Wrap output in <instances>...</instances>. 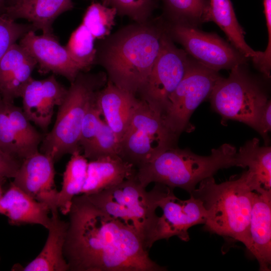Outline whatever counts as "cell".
Listing matches in <instances>:
<instances>
[{
  "label": "cell",
  "instance_id": "cell-1",
  "mask_svg": "<svg viewBox=\"0 0 271 271\" xmlns=\"http://www.w3.org/2000/svg\"><path fill=\"white\" fill-rule=\"evenodd\" d=\"M64 255L71 271H165L150 257L131 227L94 205L84 194L75 196Z\"/></svg>",
  "mask_w": 271,
  "mask_h": 271
},
{
  "label": "cell",
  "instance_id": "cell-2",
  "mask_svg": "<svg viewBox=\"0 0 271 271\" xmlns=\"http://www.w3.org/2000/svg\"><path fill=\"white\" fill-rule=\"evenodd\" d=\"M165 25L137 23L106 38L96 49L95 62L108 80L136 96L146 82L160 51Z\"/></svg>",
  "mask_w": 271,
  "mask_h": 271
},
{
  "label": "cell",
  "instance_id": "cell-3",
  "mask_svg": "<svg viewBox=\"0 0 271 271\" xmlns=\"http://www.w3.org/2000/svg\"><path fill=\"white\" fill-rule=\"evenodd\" d=\"M190 195L200 199L207 212L204 228L251 245L249 224L254 191L247 170L236 179L217 184L213 177L200 183Z\"/></svg>",
  "mask_w": 271,
  "mask_h": 271
},
{
  "label": "cell",
  "instance_id": "cell-4",
  "mask_svg": "<svg viewBox=\"0 0 271 271\" xmlns=\"http://www.w3.org/2000/svg\"><path fill=\"white\" fill-rule=\"evenodd\" d=\"M237 154L235 147L229 144L212 149L208 156L175 147L137 168L136 177L145 188L154 182L173 189L178 187L191 194L197 184L219 170L238 167Z\"/></svg>",
  "mask_w": 271,
  "mask_h": 271
},
{
  "label": "cell",
  "instance_id": "cell-5",
  "mask_svg": "<svg viewBox=\"0 0 271 271\" xmlns=\"http://www.w3.org/2000/svg\"><path fill=\"white\" fill-rule=\"evenodd\" d=\"M136 175L100 192L86 195L96 207L133 229L149 250L155 242L160 201L173 188L156 183L147 192Z\"/></svg>",
  "mask_w": 271,
  "mask_h": 271
},
{
  "label": "cell",
  "instance_id": "cell-6",
  "mask_svg": "<svg viewBox=\"0 0 271 271\" xmlns=\"http://www.w3.org/2000/svg\"><path fill=\"white\" fill-rule=\"evenodd\" d=\"M107 81L104 73L89 74L81 71L78 74L58 106L52 130L43 137L41 153L51 156L56 161L66 154L81 150L79 140L83 118L97 91Z\"/></svg>",
  "mask_w": 271,
  "mask_h": 271
},
{
  "label": "cell",
  "instance_id": "cell-7",
  "mask_svg": "<svg viewBox=\"0 0 271 271\" xmlns=\"http://www.w3.org/2000/svg\"><path fill=\"white\" fill-rule=\"evenodd\" d=\"M245 64L233 67L227 78L221 77L209 98L212 109L224 122L238 121L259 133L260 115L268 99L260 83Z\"/></svg>",
  "mask_w": 271,
  "mask_h": 271
},
{
  "label": "cell",
  "instance_id": "cell-8",
  "mask_svg": "<svg viewBox=\"0 0 271 271\" xmlns=\"http://www.w3.org/2000/svg\"><path fill=\"white\" fill-rule=\"evenodd\" d=\"M178 138L162 116L139 98L120 141L119 156L138 168L176 147Z\"/></svg>",
  "mask_w": 271,
  "mask_h": 271
},
{
  "label": "cell",
  "instance_id": "cell-9",
  "mask_svg": "<svg viewBox=\"0 0 271 271\" xmlns=\"http://www.w3.org/2000/svg\"><path fill=\"white\" fill-rule=\"evenodd\" d=\"M221 76L191 58L184 76L169 98L163 118L167 127L179 137L193 130L190 118L198 106L209 97Z\"/></svg>",
  "mask_w": 271,
  "mask_h": 271
},
{
  "label": "cell",
  "instance_id": "cell-10",
  "mask_svg": "<svg viewBox=\"0 0 271 271\" xmlns=\"http://www.w3.org/2000/svg\"><path fill=\"white\" fill-rule=\"evenodd\" d=\"M191 60L184 50L175 45L165 29L158 56L138 93L140 99L163 116L169 98L184 76Z\"/></svg>",
  "mask_w": 271,
  "mask_h": 271
},
{
  "label": "cell",
  "instance_id": "cell-11",
  "mask_svg": "<svg viewBox=\"0 0 271 271\" xmlns=\"http://www.w3.org/2000/svg\"><path fill=\"white\" fill-rule=\"evenodd\" d=\"M166 31L173 40L180 43L194 60L205 67L219 71L246 64L248 59L230 43L218 35L199 30L190 25L170 23Z\"/></svg>",
  "mask_w": 271,
  "mask_h": 271
},
{
  "label": "cell",
  "instance_id": "cell-12",
  "mask_svg": "<svg viewBox=\"0 0 271 271\" xmlns=\"http://www.w3.org/2000/svg\"><path fill=\"white\" fill-rule=\"evenodd\" d=\"M159 207L163 211L156 227L155 241L168 240L176 236L181 240H189L188 229L192 226L204 224L207 212L202 202L190 195L189 199L182 200L175 195L173 190L161 200Z\"/></svg>",
  "mask_w": 271,
  "mask_h": 271
},
{
  "label": "cell",
  "instance_id": "cell-13",
  "mask_svg": "<svg viewBox=\"0 0 271 271\" xmlns=\"http://www.w3.org/2000/svg\"><path fill=\"white\" fill-rule=\"evenodd\" d=\"M19 44L35 59L41 74L52 72L65 77L71 83L81 72L54 34L37 35L35 31H30L20 39Z\"/></svg>",
  "mask_w": 271,
  "mask_h": 271
},
{
  "label": "cell",
  "instance_id": "cell-14",
  "mask_svg": "<svg viewBox=\"0 0 271 271\" xmlns=\"http://www.w3.org/2000/svg\"><path fill=\"white\" fill-rule=\"evenodd\" d=\"M68 88L58 82L54 74L41 80L33 77L22 93V109L28 119L44 130L51 122L55 106L64 101Z\"/></svg>",
  "mask_w": 271,
  "mask_h": 271
},
{
  "label": "cell",
  "instance_id": "cell-15",
  "mask_svg": "<svg viewBox=\"0 0 271 271\" xmlns=\"http://www.w3.org/2000/svg\"><path fill=\"white\" fill-rule=\"evenodd\" d=\"M54 162L51 156L38 152L22 161L13 183L50 208L57 205Z\"/></svg>",
  "mask_w": 271,
  "mask_h": 271
},
{
  "label": "cell",
  "instance_id": "cell-16",
  "mask_svg": "<svg viewBox=\"0 0 271 271\" xmlns=\"http://www.w3.org/2000/svg\"><path fill=\"white\" fill-rule=\"evenodd\" d=\"M37 65L35 59L20 45H12L0 58V98L14 103L22 92Z\"/></svg>",
  "mask_w": 271,
  "mask_h": 271
},
{
  "label": "cell",
  "instance_id": "cell-17",
  "mask_svg": "<svg viewBox=\"0 0 271 271\" xmlns=\"http://www.w3.org/2000/svg\"><path fill=\"white\" fill-rule=\"evenodd\" d=\"M249 231L248 250L257 260L259 269L270 270L271 263V191L254 192Z\"/></svg>",
  "mask_w": 271,
  "mask_h": 271
},
{
  "label": "cell",
  "instance_id": "cell-18",
  "mask_svg": "<svg viewBox=\"0 0 271 271\" xmlns=\"http://www.w3.org/2000/svg\"><path fill=\"white\" fill-rule=\"evenodd\" d=\"M50 211L48 204L31 197L13 182L0 199V214L6 216L12 225L39 224L48 229Z\"/></svg>",
  "mask_w": 271,
  "mask_h": 271
},
{
  "label": "cell",
  "instance_id": "cell-19",
  "mask_svg": "<svg viewBox=\"0 0 271 271\" xmlns=\"http://www.w3.org/2000/svg\"><path fill=\"white\" fill-rule=\"evenodd\" d=\"M139 98L108 80L97 91L96 103L104 121L119 141L124 134Z\"/></svg>",
  "mask_w": 271,
  "mask_h": 271
},
{
  "label": "cell",
  "instance_id": "cell-20",
  "mask_svg": "<svg viewBox=\"0 0 271 271\" xmlns=\"http://www.w3.org/2000/svg\"><path fill=\"white\" fill-rule=\"evenodd\" d=\"M73 8L72 0H16L6 6L3 14L14 20L26 19L36 31L53 35L52 25L55 19Z\"/></svg>",
  "mask_w": 271,
  "mask_h": 271
},
{
  "label": "cell",
  "instance_id": "cell-21",
  "mask_svg": "<svg viewBox=\"0 0 271 271\" xmlns=\"http://www.w3.org/2000/svg\"><path fill=\"white\" fill-rule=\"evenodd\" d=\"M58 208L51 207V223L45 244L40 253L24 267H16L23 271H66L69 265L64 255V247L68 222L61 219Z\"/></svg>",
  "mask_w": 271,
  "mask_h": 271
},
{
  "label": "cell",
  "instance_id": "cell-22",
  "mask_svg": "<svg viewBox=\"0 0 271 271\" xmlns=\"http://www.w3.org/2000/svg\"><path fill=\"white\" fill-rule=\"evenodd\" d=\"M137 168L118 155L91 160L81 194L89 195L117 185L136 175Z\"/></svg>",
  "mask_w": 271,
  "mask_h": 271
},
{
  "label": "cell",
  "instance_id": "cell-23",
  "mask_svg": "<svg viewBox=\"0 0 271 271\" xmlns=\"http://www.w3.org/2000/svg\"><path fill=\"white\" fill-rule=\"evenodd\" d=\"M238 167H248L249 182L254 192L271 191V148L260 146L259 141H248L237 152Z\"/></svg>",
  "mask_w": 271,
  "mask_h": 271
},
{
  "label": "cell",
  "instance_id": "cell-24",
  "mask_svg": "<svg viewBox=\"0 0 271 271\" xmlns=\"http://www.w3.org/2000/svg\"><path fill=\"white\" fill-rule=\"evenodd\" d=\"M215 23L225 33L230 43L245 57L255 64L262 52L255 51L246 42L245 32L239 25L230 0H209L207 22Z\"/></svg>",
  "mask_w": 271,
  "mask_h": 271
},
{
  "label": "cell",
  "instance_id": "cell-25",
  "mask_svg": "<svg viewBox=\"0 0 271 271\" xmlns=\"http://www.w3.org/2000/svg\"><path fill=\"white\" fill-rule=\"evenodd\" d=\"M81 151L71 154L63 174L61 189L57 193L56 204L64 215L68 214L73 198L81 194L86 180L88 162Z\"/></svg>",
  "mask_w": 271,
  "mask_h": 271
},
{
  "label": "cell",
  "instance_id": "cell-26",
  "mask_svg": "<svg viewBox=\"0 0 271 271\" xmlns=\"http://www.w3.org/2000/svg\"><path fill=\"white\" fill-rule=\"evenodd\" d=\"M171 23L197 27L207 22L209 0H162Z\"/></svg>",
  "mask_w": 271,
  "mask_h": 271
},
{
  "label": "cell",
  "instance_id": "cell-27",
  "mask_svg": "<svg viewBox=\"0 0 271 271\" xmlns=\"http://www.w3.org/2000/svg\"><path fill=\"white\" fill-rule=\"evenodd\" d=\"M3 102L11 125L29 156L38 152L44 136L32 125L22 108L14 103Z\"/></svg>",
  "mask_w": 271,
  "mask_h": 271
},
{
  "label": "cell",
  "instance_id": "cell-28",
  "mask_svg": "<svg viewBox=\"0 0 271 271\" xmlns=\"http://www.w3.org/2000/svg\"><path fill=\"white\" fill-rule=\"evenodd\" d=\"M95 39L87 29L81 24L71 34L65 46L72 60L81 71H86L95 63L96 48Z\"/></svg>",
  "mask_w": 271,
  "mask_h": 271
},
{
  "label": "cell",
  "instance_id": "cell-29",
  "mask_svg": "<svg viewBox=\"0 0 271 271\" xmlns=\"http://www.w3.org/2000/svg\"><path fill=\"white\" fill-rule=\"evenodd\" d=\"M116 14L115 8L93 2L87 8L82 24L95 40L104 39L110 35Z\"/></svg>",
  "mask_w": 271,
  "mask_h": 271
},
{
  "label": "cell",
  "instance_id": "cell-30",
  "mask_svg": "<svg viewBox=\"0 0 271 271\" xmlns=\"http://www.w3.org/2000/svg\"><path fill=\"white\" fill-rule=\"evenodd\" d=\"M119 151L120 141L104 120L93 141L83 150V155L90 161L106 156H119Z\"/></svg>",
  "mask_w": 271,
  "mask_h": 271
},
{
  "label": "cell",
  "instance_id": "cell-31",
  "mask_svg": "<svg viewBox=\"0 0 271 271\" xmlns=\"http://www.w3.org/2000/svg\"><path fill=\"white\" fill-rule=\"evenodd\" d=\"M0 149L9 156L22 161L29 157L10 122L3 101L0 99Z\"/></svg>",
  "mask_w": 271,
  "mask_h": 271
},
{
  "label": "cell",
  "instance_id": "cell-32",
  "mask_svg": "<svg viewBox=\"0 0 271 271\" xmlns=\"http://www.w3.org/2000/svg\"><path fill=\"white\" fill-rule=\"evenodd\" d=\"M104 3L115 8L117 14L128 16L137 23L147 22L156 6L154 0H104Z\"/></svg>",
  "mask_w": 271,
  "mask_h": 271
},
{
  "label": "cell",
  "instance_id": "cell-33",
  "mask_svg": "<svg viewBox=\"0 0 271 271\" xmlns=\"http://www.w3.org/2000/svg\"><path fill=\"white\" fill-rule=\"evenodd\" d=\"M30 31L36 32L30 23H18L0 13V58L18 40Z\"/></svg>",
  "mask_w": 271,
  "mask_h": 271
},
{
  "label": "cell",
  "instance_id": "cell-34",
  "mask_svg": "<svg viewBox=\"0 0 271 271\" xmlns=\"http://www.w3.org/2000/svg\"><path fill=\"white\" fill-rule=\"evenodd\" d=\"M101 116L95 98L89 107L82 122L79 140V146L81 150L83 151L89 145L98 133L104 121Z\"/></svg>",
  "mask_w": 271,
  "mask_h": 271
},
{
  "label": "cell",
  "instance_id": "cell-35",
  "mask_svg": "<svg viewBox=\"0 0 271 271\" xmlns=\"http://www.w3.org/2000/svg\"><path fill=\"white\" fill-rule=\"evenodd\" d=\"M263 13L268 35L267 47L254 65L266 77L269 78L271 70V0H263Z\"/></svg>",
  "mask_w": 271,
  "mask_h": 271
},
{
  "label": "cell",
  "instance_id": "cell-36",
  "mask_svg": "<svg viewBox=\"0 0 271 271\" xmlns=\"http://www.w3.org/2000/svg\"><path fill=\"white\" fill-rule=\"evenodd\" d=\"M22 162L5 153L0 149V177L14 178Z\"/></svg>",
  "mask_w": 271,
  "mask_h": 271
},
{
  "label": "cell",
  "instance_id": "cell-37",
  "mask_svg": "<svg viewBox=\"0 0 271 271\" xmlns=\"http://www.w3.org/2000/svg\"><path fill=\"white\" fill-rule=\"evenodd\" d=\"M259 123V133L266 142L268 132L271 129V103L270 100L267 101L261 112Z\"/></svg>",
  "mask_w": 271,
  "mask_h": 271
},
{
  "label": "cell",
  "instance_id": "cell-38",
  "mask_svg": "<svg viewBox=\"0 0 271 271\" xmlns=\"http://www.w3.org/2000/svg\"><path fill=\"white\" fill-rule=\"evenodd\" d=\"M7 178L0 177V199L4 193L3 185Z\"/></svg>",
  "mask_w": 271,
  "mask_h": 271
},
{
  "label": "cell",
  "instance_id": "cell-39",
  "mask_svg": "<svg viewBox=\"0 0 271 271\" xmlns=\"http://www.w3.org/2000/svg\"><path fill=\"white\" fill-rule=\"evenodd\" d=\"M6 0H0V13L3 14L5 6Z\"/></svg>",
  "mask_w": 271,
  "mask_h": 271
},
{
  "label": "cell",
  "instance_id": "cell-40",
  "mask_svg": "<svg viewBox=\"0 0 271 271\" xmlns=\"http://www.w3.org/2000/svg\"><path fill=\"white\" fill-rule=\"evenodd\" d=\"M13 1V2L12 3H13V2H14L16 0H12ZM11 3V4H12Z\"/></svg>",
  "mask_w": 271,
  "mask_h": 271
},
{
  "label": "cell",
  "instance_id": "cell-41",
  "mask_svg": "<svg viewBox=\"0 0 271 271\" xmlns=\"http://www.w3.org/2000/svg\"><path fill=\"white\" fill-rule=\"evenodd\" d=\"M0 99H1V98H0Z\"/></svg>",
  "mask_w": 271,
  "mask_h": 271
}]
</instances>
